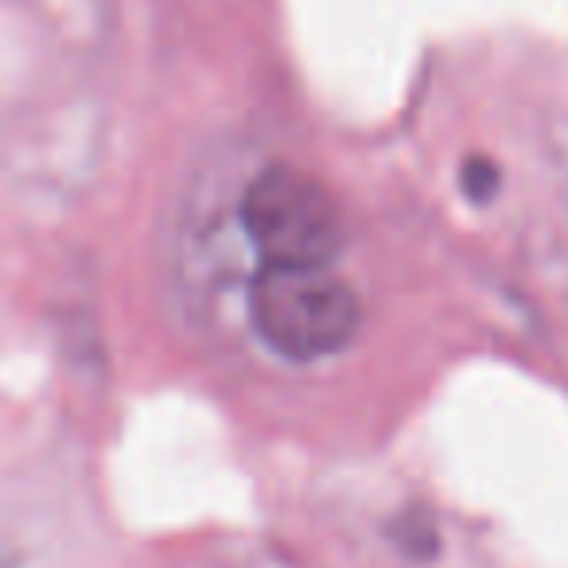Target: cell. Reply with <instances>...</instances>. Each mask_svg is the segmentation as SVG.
I'll return each instance as SVG.
<instances>
[{
	"label": "cell",
	"instance_id": "6da1fadb",
	"mask_svg": "<svg viewBox=\"0 0 568 568\" xmlns=\"http://www.w3.org/2000/svg\"><path fill=\"white\" fill-rule=\"evenodd\" d=\"M250 320L268 351L288 363H316L355 343L363 304L332 265H261Z\"/></svg>",
	"mask_w": 568,
	"mask_h": 568
},
{
	"label": "cell",
	"instance_id": "7a4b0ae2",
	"mask_svg": "<svg viewBox=\"0 0 568 568\" xmlns=\"http://www.w3.org/2000/svg\"><path fill=\"white\" fill-rule=\"evenodd\" d=\"M242 226L261 265H332L343 250L339 203L301 168H265L245 187Z\"/></svg>",
	"mask_w": 568,
	"mask_h": 568
},
{
	"label": "cell",
	"instance_id": "3957f363",
	"mask_svg": "<svg viewBox=\"0 0 568 568\" xmlns=\"http://www.w3.org/2000/svg\"><path fill=\"white\" fill-rule=\"evenodd\" d=\"M495 183H498V172L487 160H471V164H467V191H471L475 199H487L490 191H495Z\"/></svg>",
	"mask_w": 568,
	"mask_h": 568
}]
</instances>
